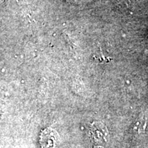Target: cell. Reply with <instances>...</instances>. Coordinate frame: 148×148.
Masks as SVG:
<instances>
[{
	"label": "cell",
	"mask_w": 148,
	"mask_h": 148,
	"mask_svg": "<svg viewBox=\"0 0 148 148\" xmlns=\"http://www.w3.org/2000/svg\"><path fill=\"white\" fill-rule=\"evenodd\" d=\"M64 1H68V2H70V3H79L83 1H85V0H64Z\"/></svg>",
	"instance_id": "obj_3"
},
{
	"label": "cell",
	"mask_w": 148,
	"mask_h": 148,
	"mask_svg": "<svg viewBox=\"0 0 148 148\" xmlns=\"http://www.w3.org/2000/svg\"><path fill=\"white\" fill-rule=\"evenodd\" d=\"M41 148H57L59 144V135L54 129L47 127L42 131L40 136Z\"/></svg>",
	"instance_id": "obj_2"
},
{
	"label": "cell",
	"mask_w": 148,
	"mask_h": 148,
	"mask_svg": "<svg viewBox=\"0 0 148 148\" xmlns=\"http://www.w3.org/2000/svg\"><path fill=\"white\" fill-rule=\"evenodd\" d=\"M89 136L94 147L105 148L108 145V129L101 122L94 121L90 124Z\"/></svg>",
	"instance_id": "obj_1"
}]
</instances>
